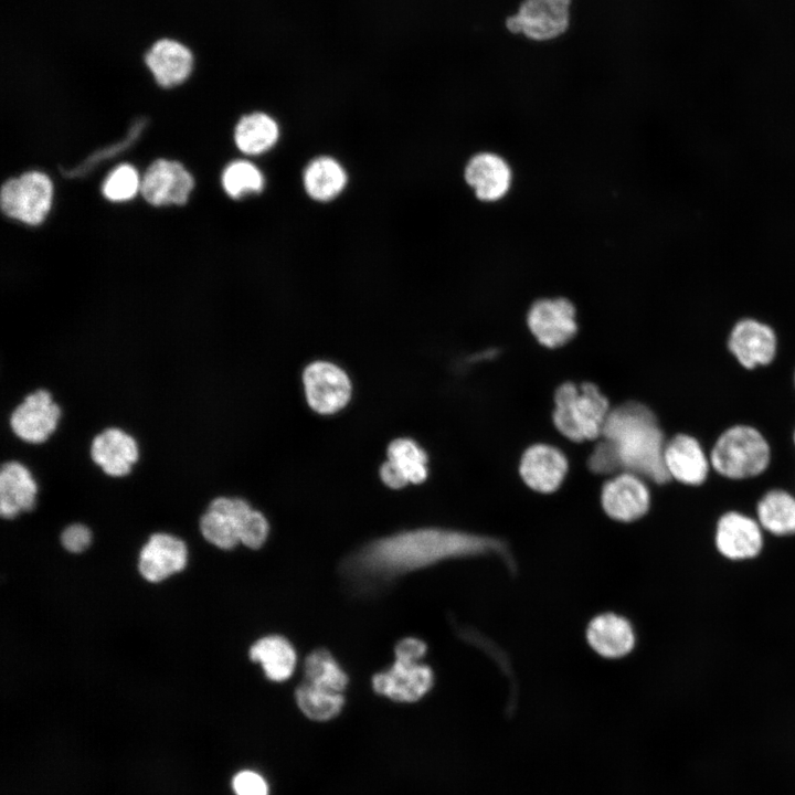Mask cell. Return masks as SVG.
<instances>
[{
	"label": "cell",
	"instance_id": "obj_1",
	"mask_svg": "<svg viewBox=\"0 0 795 795\" xmlns=\"http://www.w3.org/2000/svg\"><path fill=\"white\" fill-rule=\"evenodd\" d=\"M484 555L499 558L511 572L516 569L504 540L438 527L399 531L370 540L346 556L340 569L354 591L371 594L404 574L448 560Z\"/></svg>",
	"mask_w": 795,
	"mask_h": 795
},
{
	"label": "cell",
	"instance_id": "obj_2",
	"mask_svg": "<svg viewBox=\"0 0 795 795\" xmlns=\"http://www.w3.org/2000/svg\"><path fill=\"white\" fill-rule=\"evenodd\" d=\"M602 435L614 445L621 465L627 471L657 484L670 479L664 463V435L647 406L628 402L611 410Z\"/></svg>",
	"mask_w": 795,
	"mask_h": 795
},
{
	"label": "cell",
	"instance_id": "obj_3",
	"mask_svg": "<svg viewBox=\"0 0 795 795\" xmlns=\"http://www.w3.org/2000/svg\"><path fill=\"white\" fill-rule=\"evenodd\" d=\"M553 423L558 431L573 442L595 439L602 435L610 413L607 399L590 382L580 388L571 382L556 389Z\"/></svg>",
	"mask_w": 795,
	"mask_h": 795
},
{
	"label": "cell",
	"instance_id": "obj_4",
	"mask_svg": "<svg viewBox=\"0 0 795 795\" xmlns=\"http://www.w3.org/2000/svg\"><path fill=\"white\" fill-rule=\"evenodd\" d=\"M710 463L728 478L754 477L768 466L770 446L757 430L746 425L732 426L717 439L710 453Z\"/></svg>",
	"mask_w": 795,
	"mask_h": 795
},
{
	"label": "cell",
	"instance_id": "obj_5",
	"mask_svg": "<svg viewBox=\"0 0 795 795\" xmlns=\"http://www.w3.org/2000/svg\"><path fill=\"white\" fill-rule=\"evenodd\" d=\"M52 194L53 187L49 177L39 171H30L2 184L1 210L9 218L36 225L50 211Z\"/></svg>",
	"mask_w": 795,
	"mask_h": 795
},
{
	"label": "cell",
	"instance_id": "obj_6",
	"mask_svg": "<svg viewBox=\"0 0 795 795\" xmlns=\"http://www.w3.org/2000/svg\"><path fill=\"white\" fill-rule=\"evenodd\" d=\"M463 177L476 200L486 204L501 202L513 184L510 162L494 150H481L470 156Z\"/></svg>",
	"mask_w": 795,
	"mask_h": 795
},
{
	"label": "cell",
	"instance_id": "obj_7",
	"mask_svg": "<svg viewBox=\"0 0 795 795\" xmlns=\"http://www.w3.org/2000/svg\"><path fill=\"white\" fill-rule=\"evenodd\" d=\"M571 0H524L506 21L507 29L530 40L549 41L563 34L570 23Z\"/></svg>",
	"mask_w": 795,
	"mask_h": 795
},
{
	"label": "cell",
	"instance_id": "obj_8",
	"mask_svg": "<svg viewBox=\"0 0 795 795\" xmlns=\"http://www.w3.org/2000/svg\"><path fill=\"white\" fill-rule=\"evenodd\" d=\"M144 64L155 85L171 89L191 78L195 70V55L182 41L162 36L148 47L144 54Z\"/></svg>",
	"mask_w": 795,
	"mask_h": 795
},
{
	"label": "cell",
	"instance_id": "obj_9",
	"mask_svg": "<svg viewBox=\"0 0 795 795\" xmlns=\"http://www.w3.org/2000/svg\"><path fill=\"white\" fill-rule=\"evenodd\" d=\"M305 395L309 406L320 414H332L343 409L351 398L348 374L335 363L315 361L303 372Z\"/></svg>",
	"mask_w": 795,
	"mask_h": 795
},
{
	"label": "cell",
	"instance_id": "obj_10",
	"mask_svg": "<svg viewBox=\"0 0 795 795\" xmlns=\"http://www.w3.org/2000/svg\"><path fill=\"white\" fill-rule=\"evenodd\" d=\"M373 690L395 702L422 699L434 685L432 668L421 661L395 658L393 664L372 676Z\"/></svg>",
	"mask_w": 795,
	"mask_h": 795
},
{
	"label": "cell",
	"instance_id": "obj_11",
	"mask_svg": "<svg viewBox=\"0 0 795 795\" xmlns=\"http://www.w3.org/2000/svg\"><path fill=\"white\" fill-rule=\"evenodd\" d=\"M527 322L537 340L548 348L565 344L577 330L574 305L564 297L536 300Z\"/></svg>",
	"mask_w": 795,
	"mask_h": 795
},
{
	"label": "cell",
	"instance_id": "obj_12",
	"mask_svg": "<svg viewBox=\"0 0 795 795\" xmlns=\"http://www.w3.org/2000/svg\"><path fill=\"white\" fill-rule=\"evenodd\" d=\"M61 407L49 391L39 389L26 395L10 415V427L20 439L39 444L55 431Z\"/></svg>",
	"mask_w": 795,
	"mask_h": 795
},
{
	"label": "cell",
	"instance_id": "obj_13",
	"mask_svg": "<svg viewBox=\"0 0 795 795\" xmlns=\"http://www.w3.org/2000/svg\"><path fill=\"white\" fill-rule=\"evenodd\" d=\"M601 502L610 518L632 522L647 513L650 494L639 476L626 471L603 485Z\"/></svg>",
	"mask_w": 795,
	"mask_h": 795
},
{
	"label": "cell",
	"instance_id": "obj_14",
	"mask_svg": "<svg viewBox=\"0 0 795 795\" xmlns=\"http://www.w3.org/2000/svg\"><path fill=\"white\" fill-rule=\"evenodd\" d=\"M193 184L192 176L181 163L158 159L145 172L140 181V193L153 205L183 204Z\"/></svg>",
	"mask_w": 795,
	"mask_h": 795
},
{
	"label": "cell",
	"instance_id": "obj_15",
	"mask_svg": "<svg viewBox=\"0 0 795 795\" xmlns=\"http://www.w3.org/2000/svg\"><path fill=\"white\" fill-rule=\"evenodd\" d=\"M253 508L242 498L218 497L211 501L200 520L203 537L220 549H233L239 532Z\"/></svg>",
	"mask_w": 795,
	"mask_h": 795
},
{
	"label": "cell",
	"instance_id": "obj_16",
	"mask_svg": "<svg viewBox=\"0 0 795 795\" xmlns=\"http://www.w3.org/2000/svg\"><path fill=\"white\" fill-rule=\"evenodd\" d=\"M716 545L727 559L741 561L756 556L763 547L759 521L736 511L724 513L718 521Z\"/></svg>",
	"mask_w": 795,
	"mask_h": 795
},
{
	"label": "cell",
	"instance_id": "obj_17",
	"mask_svg": "<svg viewBox=\"0 0 795 795\" xmlns=\"http://www.w3.org/2000/svg\"><path fill=\"white\" fill-rule=\"evenodd\" d=\"M728 347L746 369L768 364L775 357L776 336L773 329L755 319H742L732 329Z\"/></svg>",
	"mask_w": 795,
	"mask_h": 795
},
{
	"label": "cell",
	"instance_id": "obj_18",
	"mask_svg": "<svg viewBox=\"0 0 795 795\" xmlns=\"http://www.w3.org/2000/svg\"><path fill=\"white\" fill-rule=\"evenodd\" d=\"M568 470L565 456L555 447L547 444H534L522 455L520 476L531 489L550 494L562 484Z\"/></svg>",
	"mask_w": 795,
	"mask_h": 795
},
{
	"label": "cell",
	"instance_id": "obj_19",
	"mask_svg": "<svg viewBox=\"0 0 795 795\" xmlns=\"http://www.w3.org/2000/svg\"><path fill=\"white\" fill-rule=\"evenodd\" d=\"M427 455L413 439L403 437L392 441L388 447V460L380 468L382 481L392 489L409 483L421 484L427 477Z\"/></svg>",
	"mask_w": 795,
	"mask_h": 795
},
{
	"label": "cell",
	"instance_id": "obj_20",
	"mask_svg": "<svg viewBox=\"0 0 795 795\" xmlns=\"http://www.w3.org/2000/svg\"><path fill=\"white\" fill-rule=\"evenodd\" d=\"M89 454L92 460L112 477H123L131 471L139 458L136 439L117 427H108L94 436Z\"/></svg>",
	"mask_w": 795,
	"mask_h": 795
},
{
	"label": "cell",
	"instance_id": "obj_21",
	"mask_svg": "<svg viewBox=\"0 0 795 795\" xmlns=\"http://www.w3.org/2000/svg\"><path fill=\"white\" fill-rule=\"evenodd\" d=\"M186 564L183 541L167 533H156L141 549L138 568L147 581L160 582L183 570Z\"/></svg>",
	"mask_w": 795,
	"mask_h": 795
},
{
	"label": "cell",
	"instance_id": "obj_22",
	"mask_svg": "<svg viewBox=\"0 0 795 795\" xmlns=\"http://www.w3.org/2000/svg\"><path fill=\"white\" fill-rule=\"evenodd\" d=\"M664 463L670 478L686 485L702 484L709 471V460L701 445L686 434L676 435L665 445Z\"/></svg>",
	"mask_w": 795,
	"mask_h": 795
},
{
	"label": "cell",
	"instance_id": "obj_23",
	"mask_svg": "<svg viewBox=\"0 0 795 795\" xmlns=\"http://www.w3.org/2000/svg\"><path fill=\"white\" fill-rule=\"evenodd\" d=\"M586 639L592 649L605 658L628 655L636 640L629 621L614 613L595 616L587 626Z\"/></svg>",
	"mask_w": 795,
	"mask_h": 795
},
{
	"label": "cell",
	"instance_id": "obj_24",
	"mask_svg": "<svg viewBox=\"0 0 795 795\" xmlns=\"http://www.w3.org/2000/svg\"><path fill=\"white\" fill-rule=\"evenodd\" d=\"M36 483L30 470L17 460L6 462L0 470V513L11 519L35 505Z\"/></svg>",
	"mask_w": 795,
	"mask_h": 795
},
{
	"label": "cell",
	"instance_id": "obj_25",
	"mask_svg": "<svg viewBox=\"0 0 795 795\" xmlns=\"http://www.w3.org/2000/svg\"><path fill=\"white\" fill-rule=\"evenodd\" d=\"M248 655L252 661L262 666L266 678L274 682L289 679L297 664L293 644L280 635L261 637L251 646Z\"/></svg>",
	"mask_w": 795,
	"mask_h": 795
},
{
	"label": "cell",
	"instance_id": "obj_26",
	"mask_svg": "<svg viewBox=\"0 0 795 795\" xmlns=\"http://www.w3.org/2000/svg\"><path fill=\"white\" fill-rule=\"evenodd\" d=\"M757 521L774 536L795 534V497L781 489L766 492L757 504Z\"/></svg>",
	"mask_w": 795,
	"mask_h": 795
},
{
	"label": "cell",
	"instance_id": "obj_27",
	"mask_svg": "<svg viewBox=\"0 0 795 795\" xmlns=\"http://www.w3.org/2000/svg\"><path fill=\"white\" fill-rule=\"evenodd\" d=\"M347 176L332 158L318 157L310 161L304 172V187L310 198L326 202L336 198L344 188Z\"/></svg>",
	"mask_w": 795,
	"mask_h": 795
},
{
	"label": "cell",
	"instance_id": "obj_28",
	"mask_svg": "<svg viewBox=\"0 0 795 795\" xmlns=\"http://www.w3.org/2000/svg\"><path fill=\"white\" fill-rule=\"evenodd\" d=\"M276 121L264 113H253L241 118L234 130L237 148L247 155H258L272 148L278 138Z\"/></svg>",
	"mask_w": 795,
	"mask_h": 795
},
{
	"label": "cell",
	"instance_id": "obj_29",
	"mask_svg": "<svg viewBox=\"0 0 795 795\" xmlns=\"http://www.w3.org/2000/svg\"><path fill=\"white\" fill-rule=\"evenodd\" d=\"M295 700L304 716L318 722L336 718L344 706L342 692L325 689L306 680L296 687Z\"/></svg>",
	"mask_w": 795,
	"mask_h": 795
},
{
	"label": "cell",
	"instance_id": "obj_30",
	"mask_svg": "<svg viewBox=\"0 0 795 795\" xmlns=\"http://www.w3.org/2000/svg\"><path fill=\"white\" fill-rule=\"evenodd\" d=\"M304 680L342 693L349 682L346 671L331 653L325 648H317L305 658Z\"/></svg>",
	"mask_w": 795,
	"mask_h": 795
},
{
	"label": "cell",
	"instance_id": "obj_31",
	"mask_svg": "<svg viewBox=\"0 0 795 795\" xmlns=\"http://www.w3.org/2000/svg\"><path fill=\"white\" fill-rule=\"evenodd\" d=\"M222 184L230 197L239 199L244 194L262 191L264 178L254 165L245 160H237L224 169Z\"/></svg>",
	"mask_w": 795,
	"mask_h": 795
},
{
	"label": "cell",
	"instance_id": "obj_32",
	"mask_svg": "<svg viewBox=\"0 0 795 795\" xmlns=\"http://www.w3.org/2000/svg\"><path fill=\"white\" fill-rule=\"evenodd\" d=\"M140 179L136 169L129 165L116 167L103 183V194L110 201L131 199L140 190Z\"/></svg>",
	"mask_w": 795,
	"mask_h": 795
},
{
	"label": "cell",
	"instance_id": "obj_33",
	"mask_svg": "<svg viewBox=\"0 0 795 795\" xmlns=\"http://www.w3.org/2000/svg\"><path fill=\"white\" fill-rule=\"evenodd\" d=\"M268 533L267 519L261 511L253 509L241 526L240 542L247 548L259 549L265 543Z\"/></svg>",
	"mask_w": 795,
	"mask_h": 795
},
{
	"label": "cell",
	"instance_id": "obj_34",
	"mask_svg": "<svg viewBox=\"0 0 795 795\" xmlns=\"http://www.w3.org/2000/svg\"><path fill=\"white\" fill-rule=\"evenodd\" d=\"M590 468L598 474L613 473L622 467L614 445L606 438L600 442L589 459Z\"/></svg>",
	"mask_w": 795,
	"mask_h": 795
},
{
	"label": "cell",
	"instance_id": "obj_35",
	"mask_svg": "<svg viewBox=\"0 0 795 795\" xmlns=\"http://www.w3.org/2000/svg\"><path fill=\"white\" fill-rule=\"evenodd\" d=\"M233 789L236 795H268V784L265 778L254 771H242L233 778Z\"/></svg>",
	"mask_w": 795,
	"mask_h": 795
},
{
	"label": "cell",
	"instance_id": "obj_36",
	"mask_svg": "<svg viewBox=\"0 0 795 795\" xmlns=\"http://www.w3.org/2000/svg\"><path fill=\"white\" fill-rule=\"evenodd\" d=\"M91 540L89 529L80 523L68 526L61 537L64 548L74 553L84 551L89 545Z\"/></svg>",
	"mask_w": 795,
	"mask_h": 795
},
{
	"label": "cell",
	"instance_id": "obj_37",
	"mask_svg": "<svg viewBox=\"0 0 795 795\" xmlns=\"http://www.w3.org/2000/svg\"><path fill=\"white\" fill-rule=\"evenodd\" d=\"M427 645L417 637H404L394 647L395 658L420 661L426 654Z\"/></svg>",
	"mask_w": 795,
	"mask_h": 795
},
{
	"label": "cell",
	"instance_id": "obj_38",
	"mask_svg": "<svg viewBox=\"0 0 795 795\" xmlns=\"http://www.w3.org/2000/svg\"><path fill=\"white\" fill-rule=\"evenodd\" d=\"M794 442H795V433H794Z\"/></svg>",
	"mask_w": 795,
	"mask_h": 795
}]
</instances>
